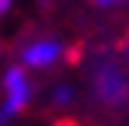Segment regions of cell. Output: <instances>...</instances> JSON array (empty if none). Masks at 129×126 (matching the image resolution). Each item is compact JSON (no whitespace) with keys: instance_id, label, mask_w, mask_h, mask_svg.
Here are the masks:
<instances>
[{"instance_id":"obj_4","label":"cell","mask_w":129,"mask_h":126,"mask_svg":"<svg viewBox=\"0 0 129 126\" xmlns=\"http://www.w3.org/2000/svg\"><path fill=\"white\" fill-rule=\"evenodd\" d=\"M54 102H58V106L71 102V89H68V85H64V89H58V92H54Z\"/></svg>"},{"instance_id":"obj_6","label":"cell","mask_w":129,"mask_h":126,"mask_svg":"<svg viewBox=\"0 0 129 126\" xmlns=\"http://www.w3.org/2000/svg\"><path fill=\"white\" fill-rule=\"evenodd\" d=\"M7 116H14V113H10V109H7V106H0V126L7 123Z\"/></svg>"},{"instance_id":"obj_3","label":"cell","mask_w":129,"mask_h":126,"mask_svg":"<svg viewBox=\"0 0 129 126\" xmlns=\"http://www.w3.org/2000/svg\"><path fill=\"white\" fill-rule=\"evenodd\" d=\"M58 58H61V41L58 38H34L31 44H24V55H20V61L27 68H51Z\"/></svg>"},{"instance_id":"obj_2","label":"cell","mask_w":129,"mask_h":126,"mask_svg":"<svg viewBox=\"0 0 129 126\" xmlns=\"http://www.w3.org/2000/svg\"><path fill=\"white\" fill-rule=\"evenodd\" d=\"M95 95L102 102H109V106H116V102H122L129 95V82H126L122 68H119L116 61H105L95 72Z\"/></svg>"},{"instance_id":"obj_5","label":"cell","mask_w":129,"mask_h":126,"mask_svg":"<svg viewBox=\"0 0 129 126\" xmlns=\"http://www.w3.org/2000/svg\"><path fill=\"white\" fill-rule=\"evenodd\" d=\"M10 7H14V0H0V17H4V14L10 10Z\"/></svg>"},{"instance_id":"obj_7","label":"cell","mask_w":129,"mask_h":126,"mask_svg":"<svg viewBox=\"0 0 129 126\" xmlns=\"http://www.w3.org/2000/svg\"><path fill=\"white\" fill-rule=\"evenodd\" d=\"M95 4H102V7H105V4H116V0H95Z\"/></svg>"},{"instance_id":"obj_1","label":"cell","mask_w":129,"mask_h":126,"mask_svg":"<svg viewBox=\"0 0 129 126\" xmlns=\"http://www.w3.org/2000/svg\"><path fill=\"white\" fill-rule=\"evenodd\" d=\"M31 102V79H27V65H10L4 72V106L10 113H20V109Z\"/></svg>"},{"instance_id":"obj_8","label":"cell","mask_w":129,"mask_h":126,"mask_svg":"<svg viewBox=\"0 0 129 126\" xmlns=\"http://www.w3.org/2000/svg\"><path fill=\"white\" fill-rule=\"evenodd\" d=\"M126 61H129V38H126Z\"/></svg>"}]
</instances>
